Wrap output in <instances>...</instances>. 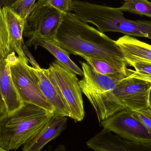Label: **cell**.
<instances>
[{
    "label": "cell",
    "mask_w": 151,
    "mask_h": 151,
    "mask_svg": "<svg viewBox=\"0 0 151 151\" xmlns=\"http://www.w3.org/2000/svg\"><path fill=\"white\" fill-rule=\"evenodd\" d=\"M55 40L69 55L126 62L116 41L80 20L71 12L65 15Z\"/></svg>",
    "instance_id": "1"
},
{
    "label": "cell",
    "mask_w": 151,
    "mask_h": 151,
    "mask_svg": "<svg viewBox=\"0 0 151 151\" xmlns=\"http://www.w3.org/2000/svg\"><path fill=\"white\" fill-rule=\"evenodd\" d=\"M53 113L31 103L0 116V147L16 150L35 136Z\"/></svg>",
    "instance_id": "2"
},
{
    "label": "cell",
    "mask_w": 151,
    "mask_h": 151,
    "mask_svg": "<svg viewBox=\"0 0 151 151\" xmlns=\"http://www.w3.org/2000/svg\"><path fill=\"white\" fill-rule=\"evenodd\" d=\"M14 86L23 102L31 103L54 114V109L41 92L38 76L33 67L28 65L27 57L12 52L7 58Z\"/></svg>",
    "instance_id": "3"
},
{
    "label": "cell",
    "mask_w": 151,
    "mask_h": 151,
    "mask_svg": "<svg viewBox=\"0 0 151 151\" xmlns=\"http://www.w3.org/2000/svg\"><path fill=\"white\" fill-rule=\"evenodd\" d=\"M65 15L50 5L47 0H37L25 21L23 36L27 38L26 45L30 47L36 39L55 40Z\"/></svg>",
    "instance_id": "4"
},
{
    "label": "cell",
    "mask_w": 151,
    "mask_h": 151,
    "mask_svg": "<svg viewBox=\"0 0 151 151\" xmlns=\"http://www.w3.org/2000/svg\"><path fill=\"white\" fill-rule=\"evenodd\" d=\"M44 71L56 87L70 107L71 118L76 122L84 119L82 91L76 74L61 64L56 59Z\"/></svg>",
    "instance_id": "5"
},
{
    "label": "cell",
    "mask_w": 151,
    "mask_h": 151,
    "mask_svg": "<svg viewBox=\"0 0 151 151\" xmlns=\"http://www.w3.org/2000/svg\"><path fill=\"white\" fill-rule=\"evenodd\" d=\"M104 129L127 141L151 145V135L133 111L123 110L100 122Z\"/></svg>",
    "instance_id": "6"
},
{
    "label": "cell",
    "mask_w": 151,
    "mask_h": 151,
    "mask_svg": "<svg viewBox=\"0 0 151 151\" xmlns=\"http://www.w3.org/2000/svg\"><path fill=\"white\" fill-rule=\"evenodd\" d=\"M81 65L83 78L79 81L82 92L87 94L99 95L111 91L115 88L120 81L129 75H106L95 71L87 63L80 62Z\"/></svg>",
    "instance_id": "7"
},
{
    "label": "cell",
    "mask_w": 151,
    "mask_h": 151,
    "mask_svg": "<svg viewBox=\"0 0 151 151\" xmlns=\"http://www.w3.org/2000/svg\"><path fill=\"white\" fill-rule=\"evenodd\" d=\"M86 145L94 151H151V145L127 141L105 129L87 141Z\"/></svg>",
    "instance_id": "8"
},
{
    "label": "cell",
    "mask_w": 151,
    "mask_h": 151,
    "mask_svg": "<svg viewBox=\"0 0 151 151\" xmlns=\"http://www.w3.org/2000/svg\"><path fill=\"white\" fill-rule=\"evenodd\" d=\"M66 117L52 115L34 137L23 145V151H41L52 140L58 137L66 128Z\"/></svg>",
    "instance_id": "9"
},
{
    "label": "cell",
    "mask_w": 151,
    "mask_h": 151,
    "mask_svg": "<svg viewBox=\"0 0 151 151\" xmlns=\"http://www.w3.org/2000/svg\"><path fill=\"white\" fill-rule=\"evenodd\" d=\"M38 76L41 92L54 109V114L61 117H71L70 107L63 98L56 87L54 85L43 69L39 65L33 66Z\"/></svg>",
    "instance_id": "10"
},
{
    "label": "cell",
    "mask_w": 151,
    "mask_h": 151,
    "mask_svg": "<svg viewBox=\"0 0 151 151\" xmlns=\"http://www.w3.org/2000/svg\"><path fill=\"white\" fill-rule=\"evenodd\" d=\"M129 66L136 63H151V45L125 35L116 41Z\"/></svg>",
    "instance_id": "11"
},
{
    "label": "cell",
    "mask_w": 151,
    "mask_h": 151,
    "mask_svg": "<svg viewBox=\"0 0 151 151\" xmlns=\"http://www.w3.org/2000/svg\"><path fill=\"white\" fill-rule=\"evenodd\" d=\"M0 92L7 113L14 111L23 105L24 102L14 86L6 59L0 60Z\"/></svg>",
    "instance_id": "12"
},
{
    "label": "cell",
    "mask_w": 151,
    "mask_h": 151,
    "mask_svg": "<svg viewBox=\"0 0 151 151\" xmlns=\"http://www.w3.org/2000/svg\"><path fill=\"white\" fill-rule=\"evenodd\" d=\"M9 32L11 51L17 56L27 57L24 51L23 32L25 19L16 14L10 7L2 8Z\"/></svg>",
    "instance_id": "13"
},
{
    "label": "cell",
    "mask_w": 151,
    "mask_h": 151,
    "mask_svg": "<svg viewBox=\"0 0 151 151\" xmlns=\"http://www.w3.org/2000/svg\"><path fill=\"white\" fill-rule=\"evenodd\" d=\"M32 46H34L35 49L40 46L44 48L55 56L56 60L65 67L76 75L83 76V71L70 59V55L57 44L55 40L36 39L32 42L30 47Z\"/></svg>",
    "instance_id": "14"
},
{
    "label": "cell",
    "mask_w": 151,
    "mask_h": 151,
    "mask_svg": "<svg viewBox=\"0 0 151 151\" xmlns=\"http://www.w3.org/2000/svg\"><path fill=\"white\" fill-rule=\"evenodd\" d=\"M93 70L101 74L106 75H131V70L127 68L126 62L120 60H107L82 57Z\"/></svg>",
    "instance_id": "15"
},
{
    "label": "cell",
    "mask_w": 151,
    "mask_h": 151,
    "mask_svg": "<svg viewBox=\"0 0 151 151\" xmlns=\"http://www.w3.org/2000/svg\"><path fill=\"white\" fill-rule=\"evenodd\" d=\"M119 7L123 12L144 15L151 18V2L148 0H123Z\"/></svg>",
    "instance_id": "16"
},
{
    "label": "cell",
    "mask_w": 151,
    "mask_h": 151,
    "mask_svg": "<svg viewBox=\"0 0 151 151\" xmlns=\"http://www.w3.org/2000/svg\"><path fill=\"white\" fill-rule=\"evenodd\" d=\"M12 53L8 28L2 12H0V60H4Z\"/></svg>",
    "instance_id": "17"
},
{
    "label": "cell",
    "mask_w": 151,
    "mask_h": 151,
    "mask_svg": "<svg viewBox=\"0 0 151 151\" xmlns=\"http://www.w3.org/2000/svg\"><path fill=\"white\" fill-rule=\"evenodd\" d=\"M36 0H17L10 8L19 16L26 19L35 6Z\"/></svg>",
    "instance_id": "18"
},
{
    "label": "cell",
    "mask_w": 151,
    "mask_h": 151,
    "mask_svg": "<svg viewBox=\"0 0 151 151\" xmlns=\"http://www.w3.org/2000/svg\"><path fill=\"white\" fill-rule=\"evenodd\" d=\"M135 70H131L130 76L151 82V63L139 62L131 65Z\"/></svg>",
    "instance_id": "19"
},
{
    "label": "cell",
    "mask_w": 151,
    "mask_h": 151,
    "mask_svg": "<svg viewBox=\"0 0 151 151\" xmlns=\"http://www.w3.org/2000/svg\"><path fill=\"white\" fill-rule=\"evenodd\" d=\"M47 3L65 14L70 12L73 9V0H47Z\"/></svg>",
    "instance_id": "20"
},
{
    "label": "cell",
    "mask_w": 151,
    "mask_h": 151,
    "mask_svg": "<svg viewBox=\"0 0 151 151\" xmlns=\"http://www.w3.org/2000/svg\"><path fill=\"white\" fill-rule=\"evenodd\" d=\"M134 116L137 118L145 127L151 135V110H146L138 111H133Z\"/></svg>",
    "instance_id": "21"
},
{
    "label": "cell",
    "mask_w": 151,
    "mask_h": 151,
    "mask_svg": "<svg viewBox=\"0 0 151 151\" xmlns=\"http://www.w3.org/2000/svg\"><path fill=\"white\" fill-rule=\"evenodd\" d=\"M47 151H67L66 147L63 144H59L53 148L52 146H49Z\"/></svg>",
    "instance_id": "22"
},
{
    "label": "cell",
    "mask_w": 151,
    "mask_h": 151,
    "mask_svg": "<svg viewBox=\"0 0 151 151\" xmlns=\"http://www.w3.org/2000/svg\"><path fill=\"white\" fill-rule=\"evenodd\" d=\"M17 0H0L1 8L10 7Z\"/></svg>",
    "instance_id": "23"
},
{
    "label": "cell",
    "mask_w": 151,
    "mask_h": 151,
    "mask_svg": "<svg viewBox=\"0 0 151 151\" xmlns=\"http://www.w3.org/2000/svg\"><path fill=\"white\" fill-rule=\"evenodd\" d=\"M6 113V108L0 92V116Z\"/></svg>",
    "instance_id": "24"
},
{
    "label": "cell",
    "mask_w": 151,
    "mask_h": 151,
    "mask_svg": "<svg viewBox=\"0 0 151 151\" xmlns=\"http://www.w3.org/2000/svg\"><path fill=\"white\" fill-rule=\"evenodd\" d=\"M149 102H150V108L151 110V90L150 91V99H149Z\"/></svg>",
    "instance_id": "25"
},
{
    "label": "cell",
    "mask_w": 151,
    "mask_h": 151,
    "mask_svg": "<svg viewBox=\"0 0 151 151\" xmlns=\"http://www.w3.org/2000/svg\"><path fill=\"white\" fill-rule=\"evenodd\" d=\"M0 151H8L6 150H4V149H3V148L0 147Z\"/></svg>",
    "instance_id": "26"
},
{
    "label": "cell",
    "mask_w": 151,
    "mask_h": 151,
    "mask_svg": "<svg viewBox=\"0 0 151 151\" xmlns=\"http://www.w3.org/2000/svg\"><path fill=\"white\" fill-rule=\"evenodd\" d=\"M2 11V8L1 6V2H0V12L1 11Z\"/></svg>",
    "instance_id": "27"
}]
</instances>
